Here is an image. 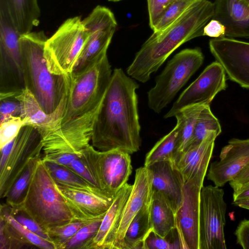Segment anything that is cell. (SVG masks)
<instances>
[{
    "mask_svg": "<svg viewBox=\"0 0 249 249\" xmlns=\"http://www.w3.org/2000/svg\"><path fill=\"white\" fill-rule=\"evenodd\" d=\"M147 167L151 175L152 191L161 195L176 214L183 200L184 181L181 175L169 161L157 162Z\"/></svg>",
    "mask_w": 249,
    "mask_h": 249,
    "instance_id": "obj_21",
    "label": "cell"
},
{
    "mask_svg": "<svg viewBox=\"0 0 249 249\" xmlns=\"http://www.w3.org/2000/svg\"><path fill=\"white\" fill-rule=\"evenodd\" d=\"M13 142L12 149L7 161L0 170L1 197H5L30 160L40 157L42 150L41 135L36 128L30 125H24Z\"/></svg>",
    "mask_w": 249,
    "mask_h": 249,
    "instance_id": "obj_12",
    "label": "cell"
},
{
    "mask_svg": "<svg viewBox=\"0 0 249 249\" xmlns=\"http://www.w3.org/2000/svg\"><path fill=\"white\" fill-rule=\"evenodd\" d=\"M210 50L229 78L249 89V42L230 37L214 38Z\"/></svg>",
    "mask_w": 249,
    "mask_h": 249,
    "instance_id": "obj_15",
    "label": "cell"
},
{
    "mask_svg": "<svg viewBox=\"0 0 249 249\" xmlns=\"http://www.w3.org/2000/svg\"><path fill=\"white\" fill-rule=\"evenodd\" d=\"M212 18L226 28L230 38L249 37V8L240 0H215Z\"/></svg>",
    "mask_w": 249,
    "mask_h": 249,
    "instance_id": "obj_24",
    "label": "cell"
},
{
    "mask_svg": "<svg viewBox=\"0 0 249 249\" xmlns=\"http://www.w3.org/2000/svg\"><path fill=\"white\" fill-rule=\"evenodd\" d=\"M201 189L191 181L184 184L182 203L175 214L176 229L181 249H199Z\"/></svg>",
    "mask_w": 249,
    "mask_h": 249,
    "instance_id": "obj_17",
    "label": "cell"
},
{
    "mask_svg": "<svg viewBox=\"0 0 249 249\" xmlns=\"http://www.w3.org/2000/svg\"><path fill=\"white\" fill-rule=\"evenodd\" d=\"M15 207L31 217L47 232L75 220L42 158L36 162L21 202Z\"/></svg>",
    "mask_w": 249,
    "mask_h": 249,
    "instance_id": "obj_4",
    "label": "cell"
},
{
    "mask_svg": "<svg viewBox=\"0 0 249 249\" xmlns=\"http://www.w3.org/2000/svg\"><path fill=\"white\" fill-rule=\"evenodd\" d=\"M180 125L177 122L175 127L160 139L147 153L144 166H148L161 161H173L178 143Z\"/></svg>",
    "mask_w": 249,
    "mask_h": 249,
    "instance_id": "obj_28",
    "label": "cell"
},
{
    "mask_svg": "<svg viewBox=\"0 0 249 249\" xmlns=\"http://www.w3.org/2000/svg\"><path fill=\"white\" fill-rule=\"evenodd\" d=\"M108 1H113V2H116V1H120L121 0H108Z\"/></svg>",
    "mask_w": 249,
    "mask_h": 249,
    "instance_id": "obj_50",
    "label": "cell"
},
{
    "mask_svg": "<svg viewBox=\"0 0 249 249\" xmlns=\"http://www.w3.org/2000/svg\"><path fill=\"white\" fill-rule=\"evenodd\" d=\"M42 160L56 184L77 188L100 189L91 185L66 166L51 161Z\"/></svg>",
    "mask_w": 249,
    "mask_h": 249,
    "instance_id": "obj_31",
    "label": "cell"
},
{
    "mask_svg": "<svg viewBox=\"0 0 249 249\" xmlns=\"http://www.w3.org/2000/svg\"><path fill=\"white\" fill-rule=\"evenodd\" d=\"M237 243L244 249H249V219L241 221L234 232Z\"/></svg>",
    "mask_w": 249,
    "mask_h": 249,
    "instance_id": "obj_43",
    "label": "cell"
},
{
    "mask_svg": "<svg viewBox=\"0 0 249 249\" xmlns=\"http://www.w3.org/2000/svg\"><path fill=\"white\" fill-rule=\"evenodd\" d=\"M139 85L115 68L96 117L91 138L98 150L118 149L132 154L141 145L136 90Z\"/></svg>",
    "mask_w": 249,
    "mask_h": 249,
    "instance_id": "obj_1",
    "label": "cell"
},
{
    "mask_svg": "<svg viewBox=\"0 0 249 249\" xmlns=\"http://www.w3.org/2000/svg\"><path fill=\"white\" fill-rule=\"evenodd\" d=\"M218 136L216 132L212 131L200 144L175 156L172 163L181 175L184 183L191 181L201 188L203 186Z\"/></svg>",
    "mask_w": 249,
    "mask_h": 249,
    "instance_id": "obj_19",
    "label": "cell"
},
{
    "mask_svg": "<svg viewBox=\"0 0 249 249\" xmlns=\"http://www.w3.org/2000/svg\"><path fill=\"white\" fill-rule=\"evenodd\" d=\"M88 222L89 221L74 220L68 223L53 228L48 232L49 237L55 245L56 249H62L66 243Z\"/></svg>",
    "mask_w": 249,
    "mask_h": 249,
    "instance_id": "obj_35",
    "label": "cell"
},
{
    "mask_svg": "<svg viewBox=\"0 0 249 249\" xmlns=\"http://www.w3.org/2000/svg\"><path fill=\"white\" fill-rule=\"evenodd\" d=\"M245 198H249V182L233 193V201Z\"/></svg>",
    "mask_w": 249,
    "mask_h": 249,
    "instance_id": "obj_47",
    "label": "cell"
},
{
    "mask_svg": "<svg viewBox=\"0 0 249 249\" xmlns=\"http://www.w3.org/2000/svg\"><path fill=\"white\" fill-rule=\"evenodd\" d=\"M150 204L142 209L131 221L125 232L121 249H142L145 239L152 230Z\"/></svg>",
    "mask_w": 249,
    "mask_h": 249,
    "instance_id": "obj_27",
    "label": "cell"
},
{
    "mask_svg": "<svg viewBox=\"0 0 249 249\" xmlns=\"http://www.w3.org/2000/svg\"><path fill=\"white\" fill-rule=\"evenodd\" d=\"M82 21L89 37L72 71L81 70L101 52L108 49L117 26L112 11L101 5L95 7Z\"/></svg>",
    "mask_w": 249,
    "mask_h": 249,
    "instance_id": "obj_14",
    "label": "cell"
},
{
    "mask_svg": "<svg viewBox=\"0 0 249 249\" xmlns=\"http://www.w3.org/2000/svg\"><path fill=\"white\" fill-rule=\"evenodd\" d=\"M133 185L126 183L115 196L98 230L86 249H113L124 210Z\"/></svg>",
    "mask_w": 249,
    "mask_h": 249,
    "instance_id": "obj_23",
    "label": "cell"
},
{
    "mask_svg": "<svg viewBox=\"0 0 249 249\" xmlns=\"http://www.w3.org/2000/svg\"><path fill=\"white\" fill-rule=\"evenodd\" d=\"M107 51L81 70L69 74L67 104L61 124L85 113L103 100L112 74Z\"/></svg>",
    "mask_w": 249,
    "mask_h": 249,
    "instance_id": "obj_5",
    "label": "cell"
},
{
    "mask_svg": "<svg viewBox=\"0 0 249 249\" xmlns=\"http://www.w3.org/2000/svg\"><path fill=\"white\" fill-rule=\"evenodd\" d=\"M199 0H174L166 9L153 29L161 31L178 19L189 7Z\"/></svg>",
    "mask_w": 249,
    "mask_h": 249,
    "instance_id": "obj_33",
    "label": "cell"
},
{
    "mask_svg": "<svg viewBox=\"0 0 249 249\" xmlns=\"http://www.w3.org/2000/svg\"><path fill=\"white\" fill-rule=\"evenodd\" d=\"M205 106L196 105L187 107L175 115L177 122L180 125L178 143L175 156L186 150L192 137L196 120Z\"/></svg>",
    "mask_w": 249,
    "mask_h": 249,
    "instance_id": "obj_29",
    "label": "cell"
},
{
    "mask_svg": "<svg viewBox=\"0 0 249 249\" xmlns=\"http://www.w3.org/2000/svg\"><path fill=\"white\" fill-rule=\"evenodd\" d=\"M249 182V164L244 168L237 175L229 182L233 191Z\"/></svg>",
    "mask_w": 249,
    "mask_h": 249,
    "instance_id": "obj_45",
    "label": "cell"
},
{
    "mask_svg": "<svg viewBox=\"0 0 249 249\" xmlns=\"http://www.w3.org/2000/svg\"><path fill=\"white\" fill-rule=\"evenodd\" d=\"M20 102L15 97L0 98V124L13 117H21Z\"/></svg>",
    "mask_w": 249,
    "mask_h": 249,
    "instance_id": "obj_40",
    "label": "cell"
},
{
    "mask_svg": "<svg viewBox=\"0 0 249 249\" xmlns=\"http://www.w3.org/2000/svg\"><path fill=\"white\" fill-rule=\"evenodd\" d=\"M163 237L152 230L145 239L142 249H181L178 238Z\"/></svg>",
    "mask_w": 249,
    "mask_h": 249,
    "instance_id": "obj_38",
    "label": "cell"
},
{
    "mask_svg": "<svg viewBox=\"0 0 249 249\" xmlns=\"http://www.w3.org/2000/svg\"><path fill=\"white\" fill-rule=\"evenodd\" d=\"M67 95L68 94L59 107L51 114L43 110L35 97L26 88L15 96V98L20 102L21 117L25 121L26 125L36 128L43 137L61 125L66 110Z\"/></svg>",
    "mask_w": 249,
    "mask_h": 249,
    "instance_id": "obj_22",
    "label": "cell"
},
{
    "mask_svg": "<svg viewBox=\"0 0 249 249\" xmlns=\"http://www.w3.org/2000/svg\"><path fill=\"white\" fill-rule=\"evenodd\" d=\"M82 157L98 187L110 196H115L132 173L130 154L118 149L101 151L90 145Z\"/></svg>",
    "mask_w": 249,
    "mask_h": 249,
    "instance_id": "obj_9",
    "label": "cell"
},
{
    "mask_svg": "<svg viewBox=\"0 0 249 249\" xmlns=\"http://www.w3.org/2000/svg\"><path fill=\"white\" fill-rule=\"evenodd\" d=\"M12 21L21 35L31 32L39 24L40 11L37 0H2Z\"/></svg>",
    "mask_w": 249,
    "mask_h": 249,
    "instance_id": "obj_25",
    "label": "cell"
},
{
    "mask_svg": "<svg viewBox=\"0 0 249 249\" xmlns=\"http://www.w3.org/2000/svg\"><path fill=\"white\" fill-rule=\"evenodd\" d=\"M26 125L21 117H13L0 124V148L13 140Z\"/></svg>",
    "mask_w": 249,
    "mask_h": 249,
    "instance_id": "obj_37",
    "label": "cell"
},
{
    "mask_svg": "<svg viewBox=\"0 0 249 249\" xmlns=\"http://www.w3.org/2000/svg\"><path fill=\"white\" fill-rule=\"evenodd\" d=\"M103 218L86 223L66 243L62 249H86L97 232Z\"/></svg>",
    "mask_w": 249,
    "mask_h": 249,
    "instance_id": "obj_34",
    "label": "cell"
},
{
    "mask_svg": "<svg viewBox=\"0 0 249 249\" xmlns=\"http://www.w3.org/2000/svg\"><path fill=\"white\" fill-rule=\"evenodd\" d=\"M249 164V138L231 139L222 148L219 160L211 163L207 178L214 185L222 187Z\"/></svg>",
    "mask_w": 249,
    "mask_h": 249,
    "instance_id": "obj_18",
    "label": "cell"
},
{
    "mask_svg": "<svg viewBox=\"0 0 249 249\" xmlns=\"http://www.w3.org/2000/svg\"><path fill=\"white\" fill-rule=\"evenodd\" d=\"M174 0H147L149 26L153 28L166 9Z\"/></svg>",
    "mask_w": 249,
    "mask_h": 249,
    "instance_id": "obj_41",
    "label": "cell"
},
{
    "mask_svg": "<svg viewBox=\"0 0 249 249\" xmlns=\"http://www.w3.org/2000/svg\"><path fill=\"white\" fill-rule=\"evenodd\" d=\"M40 157L30 160L26 168L14 182L6 196V202L11 207L18 206L21 202L29 186L37 160Z\"/></svg>",
    "mask_w": 249,
    "mask_h": 249,
    "instance_id": "obj_32",
    "label": "cell"
},
{
    "mask_svg": "<svg viewBox=\"0 0 249 249\" xmlns=\"http://www.w3.org/2000/svg\"><path fill=\"white\" fill-rule=\"evenodd\" d=\"M103 100L85 113L65 121L42 137V160L54 161L66 158L81 157L83 151L90 145Z\"/></svg>",
    "mask_w": 249,
    "mask_h": 249,
    "instance_id": "obj_6",
    "label": "cell"
},
{
    "mask_svg": "<svg viewBox=\"0 0 249 249\" xmlns=\"http://www.w3.org/2000/svg\"><path fill=\"white\" fill-rule=\"evenodd\" d=\"M48 38L43 31L21 35L19 41L24 88L48 114L55 111L68 93L69 74L56 75L48 69L44 55Z\"/></svg>",
    "mask_w": 249,
    "mask_h": 249,
    "instance_id": "obj_3",
    "label": "cell"
},
{
    "mask_svg": "<svg viewBox=\"0 0 249 249\" xmlns=\"http://www.w3.org/2000/svg\"><path fill=\"white\" fill-rule=\"evenodd\" d=\"M213 12V3L199 0L167 27L153 32L127 68V75L140 82H147L175 50L203 36L204 27L212 18Z\"/></svg>",
    "mask_w": 249,
    "mask_h": 249,
    "instance_id": "obj_2",
    "label": "cell"
},
{
    "mask_svg": "<svg viewBox=\"0 0 249 249\" xmlns=\"http://www.w3.org/2000/svg\"><path fill=\"white\" fill-rule=\"evenodd\" d=\"M232 204L249 210V198L241 199L233 201Z\"/></svg>",
    "mask_w": 249,
    "mask_h": 249,
    "instance_id": "obj_48",
    "label": "cell"
},
{
    "mask_svg": "<svg viewBox=\"0 0 249 249\" xmlns=\"http://www.w3.org/2000/svg\"><path fill=\"white\" fill-rule=\"evenodd\" d=\"M13 144V140L0 148V170L4 167L11 152Z\"/></svg>",
    "mask_w": 249,
    "mask_h": 249,
    "instance_id": "obj_46",
    "label": "cell"
},
{
    "mask_svg": "<svg viewBox=\"0 0 249 249\" xmlns=\"http://www.w3.org/2000/svg\"><path fill=\"white\" fill-rule=\"evenodd\" d=\"M152 192L150 204L152 230L165 237L176 229L175 213L161 195Z\"/></svg>",
    "mask_w": 249,
    "mask_h": 249,
    "instance_id": "obj_26",
    "label": "cell"
},
{
    "mask_svg": "<svg viewBox=\"0 0 249 249\" xmlns=\"http://www.w3.org/2000/svg\"><path fill=\"white\" fill-rule=\"evenodd\" d=\"M2 217L10 226L18 231L28 242L38 248L44 249H56L54 244L29 231L19 224L10 214L4 212Z\"/></svg>",
    "mask_w": 249,
    "mask_h": 249,
    "instance_id": "obj_36",
    "label": "cell"
},
{
    "mask_svg": "<svg viewBox=\"0 0 249 249\" xmlns=\"http://www.w3.org/2000/svg\"><path fill=\"white\" fill-rule=\"evenodd\" d=\"M249 8V0H240Z\"/></svg>",
    "mask_w": 249,
    "mask_h": 249,
    "instance_id": "obj_49",
    "label": "cell"
},
{
    "mask_svg": "<svg viewBox=\"0 0 249 249\" xmlns=\"http://www.w3.org/2000/svg\"><path fill=\"white\" fill-rule=\"evenodd\" d=\"M21 35L14 25L4 2L0 0V90L19 91L24 88L19 39Z\"/></svg>",
    "mask_w": 249,
    "mask_h": 249,
    "instance_id": "obj_11",
    "label": "cell"
},
{
    "mask_svg": "<svg viewBox=\"0 0 249 249\" xmlns=\"http://www.w3.org/2000/svg\"><path fill=\"white\" fill-rule=\"evenodd\" d=\"M88 37L81 17L66 19L45 44L44 55L50 71L59 75L71 73Z\"/></svg>",
    "mask_w": 249,
    "mask_h": 249,
    "instance_id": "obj_8",
    "label": "cell"
},
{
    "mask_svg": "<svg viewBox=\"0 0 249 249\" xmlns=\"http://www.w3.org/2000/svg\"><path fill=\"white\" fill-rule=\"evenodd\" d=\"M226 28L220 21L212 18L205 26L203 36L213 38L226 37Z\"/></svg>",
    "mask_w": 249,
    "mask_h": 249,
    "instance_id": "obj_44",
    "label": "cell"
},
{
    "mask_svg": "<svg viewBox=\"0 0 249 249\" xmlns=\"http://www.w3.org/2000/svg\"><path fill=\"white\" fill-rule=\"evenodd\" d=\"M199 47L185 49L175 54L156 78L155 85L147 92L150 109L160 113L203 63Z\"/></svg>",
    "mask_w": 249,
    "mask_h": 249,
    "instance_id": "obj_7",
    "label": "cell"
},
{
    "mask_svg": "<svg viewBox=\"0 0 249 249\" xmlns=\"http://www.w3.org/2000/svg\"><path fill=\"white\" fill-rule=\"evenodd\" d=\"M223 189L203 186L200 193L199 249H227L224 235L227 205Z\"/></svg>",
    "mask_w": 249,
    "mask_h": 249,
    "instance_id": "obj_10",
    "label": "cell"
},
{
    "mask_svg": "<svg viewBox=\"0 0 249 249\" xmlns=\"http://www.w3.org/2000/svg\"><path fill=\"white\" fill-rule=\"evenodd\" d=\"M66 167L78 175L92 186L98 188L94 178L82 156L76 159L70 164Z\"/></svg>",
    "mask_w": 249,
    "mask_h": 249,
    "instance_id": "obj_42",
    "label": "cell"
},
{
    "mask_svg": "<svg viewBox=\"0 0 249 249\" xmlns=\"http://www.w3.org/2000/svg\"><path fill=\"white\" fill-rule=\"evenodd\" d=\"M11 210L10 214L19 224L43 238L52 241L48 232L31 217L17 208L12 207Z\"/></svg>",
    "mask_w": 249,
    "mask_h": 249,
    "instance_id": "obj_39",
    "label": "cell"
},
{
    "mask_svg": "<svg viewBox=\"0 0 249 249\" xmlns=\"http://www.w3.org/2000/svg\"><path fill=\"white\" fill-rule=\"evenodd\" d=\"M212 131H215L219 135L221 133V128L219 121L213 114L208 105L206 106L200 112L186 150L200 144Z\"/></svg>",
    "mask_w": 249,
    "mask_h": 249,
    "instance_id": "obj_30",
    "label": "cell"
},
{
    "mask_svg": "<svg viewBox=\"0 0 249 249\" xmlns=\"http://www.w3.org/2000/svg\"><path fill=\"white\" fill-rule=\"evenodd\" d=\"M151 173L146 166L136 170L135 180L125 206L113 249H121L126 229L135 215L150 204L152 196Z\"/></svg>",
    "mask_w": 249,
    "mask_h": 249,
    "instance_id": "obj_20",
    "label": "cell"
},
{
    "mask_svg": "<svg viewBox=\"0 0 249 249\" xmlns=\"http://www.w3.org/2000/svg\"><path fill=\"white\" fill-rule=\"evenodd\" d=\"M56 186L75 220L91 221L104 217L115 197L100 189L77 188L57 184Z\"/></svg>",
    "mask_w": 249,
    "mask_h": 249,
    "instance_id": "obj_16",
    "label": "cell"
},
{
    "mask_svg": "<svg viewBox=\"0 0 249 249\" xmlns=\"http://www.w3.org/2000/svg\"><path fill=\"white\" fill-rule=\"evenodd\" d=\"M226 72L217 61L209 65L180 94L164 118L174 117L182 108L196 105H210L215 95L226 89Z\"/></svg>",
    "mask_w": 249,
    "mask_h": 249,
    "instance_id": "obj_13",
    "label": "cell"
}]
</instances>
